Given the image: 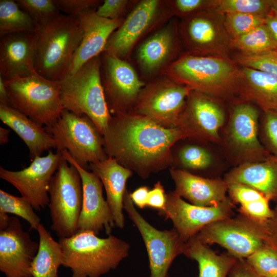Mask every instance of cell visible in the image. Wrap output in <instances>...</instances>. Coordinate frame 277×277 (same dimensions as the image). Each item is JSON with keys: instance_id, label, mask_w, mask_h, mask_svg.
<instances>
[{"instance_id": "53", "label": "cell", "mask_w": 277, "mask_h": 277, "mask_svg": "<svg viewBox=\"0 0 277 277\" xmlns=\"http://www.w3.org/2000/svg\"><path fill=\"white\" fill-rule=\"evenodd\" d=\"M274 211L275 215L277 216V205H276V206L275 207V210Z\"/></svg>"}, {"instance_id": "23", "label": "cell", "mask_w": 277, "mask_h": 277, "mask_svg": "<svg viewBox=\"0 0 277 277\" xmlns=\"http://www.w3.org/2000/svg\"><path fill=\"white\" fill-rule=\"evenodd\" d=\"M96 9L88 10L75 16L83 27V37L65 76L73 74L89 61L100 56L110 36L124 21L123 18L101 17L96 14Z\"/></svg>"}, {"instance_id": "27", "label": "cell", "mask_w": 277, "mask_h": 277, "mask_svg": "<svg viewBox=\"0 0 277 277\" xmlns=\"http://www.w3.org/2000/svg\"><path fill=\"white\" fill-rule=\"evenodd\" d=\"M224 180L227 185H247L269 201H277V157L271 154L261 162L238 165L226 174Z\"/></svg>"}, {"instance_id": "48", "label": "cell", "mask_w": 277, "mask_h": 277, "mask_svg": "<svg viewBox=\"0 0 277 277\" xmlns=\"http://www.w3.org/2000/svg\"><path fill=\"white\" fill-rule=\"evenodd\" d=\"M265 24L270 33L277 50V16L271 12L266 16Z\"/></svg>"}, {"instance_id": "30", "label": "cell", "mask_w": 277, "mask_h": 277, "mask_svg": "<svg viewBox=\"0 0 277 277\" xmlns=\"http://www.w3.org/2000/svg\"><path fill=\"white\" fill-rule=\"evenodd\" d=\"M37 231L39 247L30 268L32 277H57L63 259L61 246L43 224L39 225Z\"/></svg>"}, {"instance_id": "4", "label": "cell", "mask_w": 277, "mask_h": 277, "mask_svg": "<svg viewBox=\"0 0 277 277\" xmlns=\"http://www.w3.org/2000/svg\"><path fill=\"white\" fill-rule=\"evenodd\" d=\"M84 34L75 16L60 13L38 27L35 70L51 81L65 76Z\"/></svg>"}, {"instance_id": "33", "label": "cell", "mask_w": 277, "mask_h": 277, "mask_svg": "<svg viewBox=\"0 0 277 277\" xmlns=\"http://www.w3.org/2000/svg\"><path fill=\"white\" fill-rule=\"evenodd\" d=\"M30 202L23 196H14L0 190V212L11 213L28 222L30 230H37L41 223L39 217L35 213Z\"/></svg>"}, {"instance_id": "24", "label": "cell", "mask_w": 277, "mask_h": 277, "mask_svg": "<svg viewBox=\"0 0 277 277\" xmlns=\"http://www.w3.org/2000/svg\"><path fill=\"white\" fill-rule=\"evenodd\" d=\"M175 193L190 204L202 207L216 206L227 198L228 185L224 179L206 178L176 168L170 169Z\"/></svg>"}, {"instance_id": "16", "label": "cell", "mask_w": 277, "mask_h": 277, "mask_svg": "<svg viewBox=\"0 0 277 277\" xmlns=\"http://www.w3.org/2000/svg\"><path fill=\"white\" fill-rule=\"evenodd\" d=\"M221 101L192 90L179 117L176 127L184 133L186 138L221 143L220 130L225 120V112Z\"/></svg>"}, {"instance_id": "34", "label": "cell", "mask_w": 277, "mask_h": 277, "mask_svg": "<svg viewBox=\"0 0 277 277\" xmlns=\"http://www.w3.org/2000/svg\"><path fill=\"white\" fill-rule=\"evenodd\" d=\"M215 8L224 14L239 13L267 16L271 12V0H217Z\"/></svg>"}, {"instance_id": "44", "label": "cell", "mask_w": 277, "mask_h": 277, "mask_svg": "<svg viewBox=\"0 0 277 277\" xmlns=\"http://www.w3.org/2000/svg\"><path fill=\"white\" fill-rule=\"evenodd\" d=\"M132 1L105 0L95 10L96 14L103 18L118 19L123 18L128 6Z\"/></svg>"}, {"instance_id": "46", "label": "cell", "mask_w": 277, "mask_h": 277, "mask_svg": "<svg viewBox=\"0 0 277 277\" xmlns=\"http://www.w3.org/2000/svg\"><path fill=\"white\" fill-rule=\"evenodd\" d=\"M228 277H263L258 274L246 259H238L230 271Z\"/></svg>"}, {"instance_id": "31", "label": "cell", "mask_w": 277, "mask_h": 277, "mask_svg": "<svg viewBox=\"0 0 277 277\" xmlns=\"http://www.w3.org/2000/svg\"><path fill=\"white\" fill-rule=\"evenodd\" d=\"M38 28L31 16L14 1H0V36L36 32Z\"/></svg>"}, {"instance_id": "3", "label": "cell", "mask_w": 277, "mask_h": 277, "mask_svg": "<svg viewBox=\"0 0 277 277\" xmlns=\"http://www.w3.org/2000/svg\"><path fill=\"white\" fill-rule=\"evenodd\" d=\"M58 242L63 254L62 265L70 269L72 277H100L115 269L130 248L114 235L101 238L89 231L78 232Z\"/></svg>"}, {"instance_id": "9", "label": "cell", "mask_w": 277, "mask_h": 277, "mask_svg": "<svg viewBox=\"0 0 277 277\" xmlns=\"http://www.w3.org/2000/svg\"><path fill=\"white\" fill-rule=\"evenodd\" d=\"M179 31L187 53L230 58L232 38L225 25V15L207 9L181 18Z\"/></svg>"}, {"instance_id": "26", "label": "cell", "mask_w": 277, "mask_h": 277, "mask_svg": "<svg viewBox=\"0 0 277 277\" xmlns=\"http://www.w3.org/2000/svg\"><path fill=\"white\" fill-rule=\"evenodd\" d=\"M0 119L24 141L31 161L45 151L56 148L53 136L45 127L10 105L0 103Z\"/></svg>"}, {"instance_id": "18", "label": "cell", "mask_w": 277, "mask_h": 277, "mask_svg": "<svg viewBox=\"0 0 277 277\" xmlns=\"http://www.w3.org/2000/svg\"><path fill=\"white\" fill-rule=\"evenodd\" d=\"M178 25L172 17L139 44L135 59L144 78L150 81L161 75L181 55Z\"/></svg>"}, {"instance_id": "28", "label": "cell", "mask_w": 277, "mask_h": 277, "mask_svg": "<svg viewBox=\"0 0 277 277\" xmlns=\"http://www.w3.org/2000/svg\"><path fill=\"white\" fill-rule=\"evenodd\" d=\"M238 95L256 104L264 112L277 109V79L265 73L241 67Z\"/></svg>"}, {"instance_id": "52", "label": "cell", "mask_w": 277, "mask_h": 277, "mask_svg": "<svg viewBox=\"0 0 277 277\" xmlns=\"http://www.w3.org/2000/svg\"><path fill=\"white\" fill-rule=\"evenodd\" d=\"M271 13L277 16V0H271Z\"/></svg>"}, {"instance_id": "43", "label": "cell", "mask_w": 277, "mask_h": 277, "mask_svg": "<svg viewBox=\"0 0 277 277\" xmlns=\"http://www.w3.org/2000/svg\"><path fill=\"white\" fill-rule=\"evenodd\" d=\"M60 12L68 15L76 16L90 9H97L102 4L98 0H54Z\"/></svg>"}, {"instance_id": "38", "label": "cell", "mask_w": 277, "mask_h": 277, "mask_svg": "<svg viewBox=\"0 0 277 277\" xmlns=\"http://www.w3.org/2000/svg\"><path fill=\"white\" fill-rule=\"evenodd\" d=\"M19 6L38 27L61 13L54 0H18Z\"/></svg>"}, {"instance_id": "15", "label": "cell", "mask_w": 277, "mask_h": 277, "mask_svg": "<svg viewBox=\"0 0 277 277\" xmlns=\"http://www.w3.org/2000/svg\"><path fill=\"white\" fill-rule=\"evenodd\" d=\"M235 204L229 197L216 206L202 207L184 201L174 191L166 193V202L159 214L172 221L174 228L185 243L207 225L233 215Z\"/></svg>"}, {"instance_id": "36", "label": "cell", "mask_w": 277, "mask_h": 277, "mask_svg": "<svg viewBox=\"0 0 277 277\" xmlns=\"http://www.w3.org/2000/svg\"><path fill=\"white\" fill-rule=\"evenodd\" d=\"M225 15V25L232 39L239 37L265 24L266 16L255 14L228 13Z\"/></svg>"}, {"instance_id": "14", "label": "cell", "mask_w": 277, "mask_h": 277, "mask_svg": "<svg viewBox=\"0 0 277 277\" xmlns=\"http://www.w3.org/2000/svg\"><path fill=\"white\" fill-rule=\"evenodd\" d=\"M101 55L102 82L111 114L130 111L146 84L125 60L106 53Z\"/></svg>"}, {"instance_id": "35", "label": "cell", "mask_w": 277, "mask_h": 277, "mask_svg": "<svg viewBox=\"0 0 277 277\" xmlns=\"http://www.w3.org/2000/svg\"><path fill=\"white\" fill-rule=\"evenodd\" d=\"M232 60L241 67L260 71L277 79L276 50L256 54L238 53Z\"/></svg>"}, {"instance_id": "40", "label": "cell", "mask_w": 277, "mask_h": 277, "mask_svg": "<svg viewBox=\"0 0 277 277\" xmlns=\"http://www.w3.org/2000/svg\"><path fill=\"white\" fill-rule=\"evenodd\" d=\"M217 0H167L166 4L173 17L181 18L201 11L215 8Z\"/></svg>"}, {"instance_id": "39", "label": "cell", "mask_w": 277, "mask_h": 277, "mask_svg": "<svg viewBox=\"0 0 277 277\" xmlns=\"http://www.w3.org/2000/svg\"><path fill=\"white\" fill-rule=\"evenodd\" d=\"M179 159L186 168L202 170L207 168L212 162V157L206 149L196 145H187L179 153Z\"/></svg>"}, {"instance_id": "12", "label": "cell", "mask_w": 277, "mask_h": 277, "mask_svg": "<svg viewBox=\"0 0 277 277\" xmlns=\"http://www.w3.org/2000/svg\"><path fill=\"white\" fill-rule=\"evenodd\" d=\"M259 111L243 101L231 109L225 132V145L237 166L264 161L271 154L258 138Z\"/></svg>"}, {"instance_id": "29", "label": "cell", "mask_w": 277, "mask_h": 277, "mask_svg": "<svg viewBox=\"0 0 277 277\" xmlns=\"http://www.w3.org/2000/svg\"><path fill=\"white\" fill-rule=\"evenodd\" d=\"M183 254L197 262L199 277H228L237 259L218 254L194 236L186 243Z\"/></svg>"}, {"instance_id": "7", "label": "cell", "mask_w": 277, "mask_h": 277, "mask_svg": "<svg viewBox=\"0 0 277 277\" xmlns=\"http://www.w3.org/2000/svg\"><path fill=\"white\" fill-rule=\"evenodd\" d=\"M48 192L51 230L59 238L72 236L77 232L83 204V186L76 168L63 156Z\"/></svg>"}, {"instance_id": "47", "label": "cell", "mask_w": 277, "mask_h": 277, "mask_svg": "<svg viewBox=\"0 0 277 277\" xmlns=\"http://www.w3.org/2000/svg\"><path fill=\"white\" fill-rule=\"evenodd\" d=\"M149 191L147 187L141 186L130 193L133 204L140 209H144L147 206Z\"/></svg>"}, {"instance_id": "25", "label": "cell", "mask_w": 277, "mask_h": 277, "mask_svg": "<svg viewBox=\"0 0 277 277\" xmlns=\"http://www.w3.org/2000/svg\"><path fill=\"white\" fill-rule=\"evenodd\" d=\"M88 168L102 182L115 225L123 229L125 226L124 196L126 191L127 181L132 175V171L111 157L91 163Z\"/></svg>"}, {"instance_id": "37", "label": "cell", "mask_w": 277, "mask_h": 277, "mask_svg": "<svg viewBox=\"0 0 277 277\" xmlns=\"http://www.w3.org/2000/svg\"><path fill=\"white\" fill-rule=\"evenodd\" d=\"M263 277H277V249L266 244L246 259Z\"/></svg>"}, {"instance_id": "41", "label": "cell", "mask_w": 277, "mask_h": 277, "mask_svg": "<svg viewBox=\"0 0 277 277\" xmlns=\"http://www.w3.org/2000/svg\"><path fill=\"white\" fill-rule=\"evenodd\" d=\"M262 133L266 150L277 157V109L264 112Z\"/></svg>"}, {"instance_id": "1", "label": "cell", "mask_w": 277, "mask_h": 277, "mask_svg": "<svg viewBox=\"0 0 277 277\" xmlns=\"http://www.w3.org/2000/svg\"><path fill=\"white\" fill-rule=\"evenodd\" d=\"M103 137L107 156L143 179L169 166L172 147L186 138L177 127H162L131 111L112 115Z\"/></svg>"}, {"instance_id": "32", "label": "cell", "mask_w": 277, "mask_h": 277, "mask_svg": "<svg viewBox=\"0 0 277 277\" xmlns=\"http://www.w3.org/2000/svg\"><path fill=\"white\" fill-rule=\"evenodd\" d=\"M231 47L232 50H238V53L245 54H256L276 50L266 24L262 25L239 37L232 39Z\"/></svg>"}, {"instance_id": "2", "label": "cell", "mask_w": 277, "mask_h": 277, "mask_svg": "<svg viewBox=\"0 0 277 277\" xmlns=\"http://www.w3.org/2000/svg\"><path fill=\"white\" fill-rule=\"evenodd\" d=\"M240 70L230 58L185 52L161 74L222 101L238 95Z\"/></svg>"}, {"instance_id": "13", "label": "cell", "mask_w": 277, "mask_h": 277, "mask_svg": "<svg viewBox=\"0 0 277 277\" xmlns=\"http://www.w3.org/2000/svg\"><path fill=\"white\" fill-rule=\"evenodd\" d=\"M130 194L126 190L124 209L144 241L149 259V277H167L173 260L184 253L186 243L174 228L160 230L150 224L135 209Z\"/></svg>"}, {"instance_id": "49", "label": "cell", "mask_w": 277, "mask_h": 277, "mask_svg": "<svg viewBox=\"0 0 277 277\" xmlns=\"http://www.w3.org/2000/svg\"><path fill=\"white\" fill-rule=\"evenodd\" d=\"M0 103L10 105L8 91L4 80L0 76Z\"/></svg>"}, {"instance_id": "5", "label": "cell", "mask_w": 277, "mask_h": 277, "mask_svg": "<svg viewBox=\"0 0 277 277\" xmlns=\"http://www.w3.org/2000/svg\"><path fill=\"white\" fill-rule=\"evenodd\" d=\"M101 55L60 81L63 109L85 115L103 135L111 118L102 82Z\"/></svg>"}, {"instance_id": "42", "label": "cell", "mask_w": 277, "mask_h": 277, "mask_svg": "<svg viewBox=\"0 0 277 277\" xmlns=\"http://www.w3.org/2000/svg\"><path fill=\"white\" fill-rule=\"evenodd\" d=\"M228 192L233 202L240 205L265 197L252 187L239 183L228 184Z\"/></svg>"}, {"instance_id": "8", "label": "cell", "mask_w": 277, "mask_h": 277, "mask_svg": "<svg viewBox=\"0 0 277 277\" xmlns=\"http://www.w3.org/2000/svg\"><path fill=\"white\" fill-rule=\"evenodd\" d=\"M45 128L53 136L57 152L66 150L86 170L90 164L108 157L104 148L103 135L85 115H76L64 109L53 125Z\"/></svg>"}, {"instance_id": "51", "label": "cell", "mask_w": 277, "mask_h": 277, "mask_svg": "<svg viewBox=\"0 0 277 277\" xmlns=\"http://www.w3.org/2000/svg\"><path fill=\"white\" fill-rule=\"evenodd\" d=\"M9 131L2 127H0V144L1 145L6 144L9 141Z\"/></svg>"}, {"instance_id": "20", "label": "cell", "mask_w": 277, "mask_h": 277, "mask_svg": "<svg viewBox=\"0 0 277 277\" xmlns=\"http://www.w3.org/2000/svg\"><path fill=\"white\" fill-rule=\"evenodd\" d=\"M39 244L25 231L19 219L10 217L0 230V270L6 277H32L30 268Z\"/></svg>"}, {"instance_id": "6", "label": "cell", "mask_w": 277, "mask_h": 277, "mask_svg": "<svg viewBox=\"0 0 277 277\" xmlns=\"http://www.w3.org/2000/svg\"><path fill=\"white\" fill-rule=\"evenodd\" d=\"M5 83L10 106L35 122L49 127L61 116L64 109L60 81L49 80L35 70Z\"/></svg>"}, {"instance_id": "22", "label": "cell", "mask_w": 277, "mask_h": 277, "mask_svg": "<svg viewBox=\"0 0 277 277\" xmlns=\"http://www.w3.org/2000/svg\"><path fill=\"white\" fill-rule=\"evenodd\" d=\"M38 32L5 35L0 39V76L7 81L35 71Z\"/></svg>"}, {"instance_id": "50", "label": "cell", "mask_w": 277, "mask_h": 277, "mask_svg": "<svg viewBox=\"0 0 277 277\" xmlns=\"http://www.w3.org/2000/svg\"><path fill=\"white\" fill-rule=\"evenodd\" d=\"M10 217L7 213L0 212V230L6 229L9 225Z\"/></svg>"}, {"instance_id": "45", "label": "cell", "mask_w": 277, "mask_h": 277, "mask_svg": "<svg viewBox=\"0 0 277 277\" xmlns=\"http://www.w3.org/2000/svg\"><path fill=\"white\" fill-rule=\"evenodd\" d=\"M166 202V193L161 183L158 181L149 190L147 206L157 211L163 209Z\"/></svg>"}, {"instance_id": "10", "label": "cell", "mask_w": 277, "mask_h": 277, "mask_svg": "<svg viewBox=\"0 0 277 277\" xmlns=\"http://www.w3.org/2000/svg\"><path fill=\"white\" fill-rule=\"evenodd\" d=\"M172 17L166 1H136L120 26L110 36L103 53L126 60L138 42Z\"/></svg>"}, {"instance_id": "19", "label": "cell", "mask_w": 277, "mask_h": 277, "mask_svg": "<svg viewBox=\"0 0 277 277\" xmlns=\"http://www.w3.org/2000/svg\"><path fill=\"white\" fill-rule=\"evenodd\" d=\"M63 157L77 170L83 186V204L77 224V232L89 231L97 235L105 230L111 234L115 225L113 217L103 195V185L92 172L80 166L66 150L61 152Z\"/></svg>"}, {"instance_id": "54", "label": "cell", "mask_w": 277, "mask_h": 277, "mask_svg": "<svg viewBox=\"0 0 277 277\" xmlns=\"http://www.w3.org/2000/svg\"><path fill=\"white\" fill-rule=\"evenodd\" d=\"M167 277H170V276L168 275V276Z\"/></svg>"}, {"instance_id": "17", "label": "cell", "mask_w": 277, "mask_h": 277, "mask_svg": "<svg viewBox=\"0 0 277 277\" xmlns=\"http://www.w3.org/2000/svg\"><path fill=\"white\" fill-rule=\"evenodd\" d=\"M62 156L61 152L49 150L47 155L36 156L21 170L10 171L1 167L0 177L16 188L34 210L40 211L48 205L50 184Z\"/></svg>"}, {"instance_id": "21", "label": "cell", "mask_w": 277, "mask_h": 277, "mask_svg": "<svg viewBox=\"0 0 277 277\" xmlns=\"http://www.w3.org/2000/svg\"><path fill=\"white\" fill-rule=\"evenodd\" d=\"M194 236L206 245H220L238 259H246L265 244L235 217L210 223Z\"/></svg>"}, {"instance_id": "11", "label": "cell", "mask_w": 277, "mask_h": 277, "mask_svg": "<svg viewBox=\"0 0 277 277\" xmlns=\"http://www.w3.org/2000/svg\"><path fill=\"white\" fill-rule=\"evenodd\" d=\"M191 91L161 74L145 84L130 111L162 127L175 128Z\"/></svg>"}]
</instances>
